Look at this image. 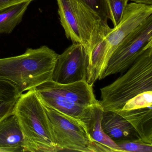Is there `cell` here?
Here are the masks:
<instances>
[{"mask_svg": "<svg viewBox=\"0 0 152 152\" xmlns=\"http://www.w3.org/2000/svg\"><path fill=\"white\" fill-rule=\"evenodd\" d=\"M58 55L47 46L28 48L22 55L0 58V79L10 82L19 92L51 80Z\"/></svg>", "mask_w": 152, "mask_h": 152, "instance_id": "obj_1", "label": "cell"}, {"mask_svg": "<svg viewBox=\"0 0 152 152\" xmlns=\"http://www.w3.org/2000/svg\"><path fill=\"white\" fill-rule=\"evenodd\" d=\"M13 114L23 133V152H57L45 107L34 89L18 98Z\"/></svg>", "mask_w": 152, "mask_h": 152, "instance_id": "obj_2", "label": "cell"}, {"mask_svg": "<svg viewBox=\"0 0 152 152\" xmlns=\"http://www.w3.org/2000/svg\"><path fill=\"white\" fill-rule=\"evenodd\" d=\"M57 1L60 23L66 38L73 43L81 44L85 48L89 63L92 50L112 28L107 22L90 11L78 0Z\"/></svg>", "mask_w": 152, "mask_h": 152, "instance_id": "obj_3", "label": "cell"}, {"mask_svg": "<svg viewBox=\"0 0 152 152\" xmlns=\"http://www.w3.org/2000/svg\"><path fill=\"white\" fill-rule=\"evenodd\" d=\"M126 73L100 89L99 101L104 111L121 110L128 101L152 91V46L131 66Z\"/></svg>", "mask_w": 152, "mask_h": 152, "instance_id": "obj_4", "label": "cell"}, {"mask_svg": "<svg viewBox=\"0 0 152 152\" xmlns=\"http://www.w3.org/2000/svg\"><path fill=\"white\" fill-rule=\"evenodd\" d=\"M44 107L57 152H111L107 148L93 140L82 124Z\"/></svg>", "mask_w": 152, "mask_h": 152, "instance_id": "obj_5", "label": "cell"}, {"mask_svg": "<svg viewBox=\"0 0 152 152\" xmlns=\"http://www.w3.org/2000/svg\"><path fill=\"white\" fill-rule=\"evenodd\" d=\"M152 46V15L128 34L111 56L102 79L129 68Z\"/></svg>", "mask_w": 152, "mask_h": 152, "instance_id": "obj_6", "label": "cell"}, {"mask_svg": "<svg viewBox=\"0 0 152 152\" xmlns=\"http://www.w3.org/2000/svg\"><path fill=\"white\" fill-rule=\"evenodd\" d=\"M89 56L85 48L73 43L62 54L58 55L51 80L60 84L87 81Z\"/></svg>", "mask_w": 152, "mask_h": 152, "instance_id": "obj_7", "label": "cell"}, {"mask_svg": "<svg viewBox=\"0 0 152 152\" xmlns=\"http://www.w3.org/2000/svg\"><path fill=\"white\" fill-rule=\"evenodd\" d=\"M34 89L43 105L80 122L87 129L96 105L88 107L76 104L58 91L51 80L42 83Z\"/></svg>", "mask_w": 152, "mask_h": 152, "instance_id": "obj_8", "label": "cell"}, {"mask_svg": "<svg viewBox=\"0 0 152 152\" xmlns=\"http://www.w3.org/2000/svg\"><path fill=\"white\" fill-rule=\"evenodd\" d=\"M152 15V5L135 2L127 5L121 23L105 37L111 56L121 42Z\"/></svg>", "mask_w": 152, "mask_h": 152, "instance_id": "obj_9", "label": "cell"}, {"mask_svg": "<svg viewBox=\"0 0 152 152\" xmlns=\"http://www.w3.org/2000/svg\"><path fill=\"white\" fill-rule=\"evenodd\" d=\"M101 125L105 133L115 142L140 139L133 126L115 112L104 110Z\"/></svg>", "mask_w": 152, "mask_h": 152, "instance_id": "obj_10", "label": "cell"}, {"mask_svg": "<svg viewBox=\"0 0 152 152\" xmlns=\"http://www.w3.org/2000/svg\"><path fill=\"white\" fill-rule=\"evenodd\" d=\"M114 112L121 115L133 126L143 142L152 144V107Z\"/></svg>", "mask_w": 152, "mask_h": 152, "instance_id": "obj_11", "label": "cell"}, {"mask_svg": "<svg viewBox=\"0 0 152 152\" xmlns=\"http://www.w3.org/2000/svg\"><path fill=\"white\" fill-rule=\"evenodd\" d=\"M23 137L14 114L0 123V148L6 152L23 151Z\"/></svg>", "mask_w": 152, "mask_h": 152, "instance_id": "obj_12", "label": "cell"}, {"mask_svg": "<svg viewBox=\"0 0 152 152\" xmlns=\"http://www.w3.org/2000/svg\"><path fill=\"white\" fill-rule=\"evenodd\" d=\"M103 111L99 103L94 107L91 119L87 126L88 132L93 140L107 148L111 152H121L116 143L103 130L101 125Z\"/></svg>", "mask_w": 152, "mask_h": 152, "instance_id": "obj_13", "label": "cell"}, {"mask_svg": "<svg viewBox=\"0 0 152 152\" xmlns=\"http://www.w3.org/2000/svg\"><path fill=\"white\" fill-rule=\"evenodd\" d=\"M31 1L14 5L0 12V34L11 33L23 20Z\"/></svg>", "mask_w": 152, "mask_h": 152, "instance_id": "obj_14", "label": "cell"}, {"mask_svg": "<svg viewBox=\"0 0 152 152\" xmlns=\"http://www.w3.org/2000/svg\"><path fill=\"white\" fill-rule=\"evenodd\" d=\"M88 10L107 22L113 21L111 11L107 0H78Z\"/></svg>", "mask_w": 152, "mask_h": 152, "instance_id": "obj_15", "label": "cell"}, {"mask_svg": "<svg viewBox=\"0 0 152 152\" xmlns=\"http://www.w3.org/2000/svg\"><path fill=\"white\" fill-rule=\"evenodd\" d=\"M121 152H152V144L143 142L140 139L115 142Z\"/></svg>", "mask_w": 152, "mask_h": 152, "instance_id": "obj_16", "label": "cell"}, {"mask_svg": "<svg viewBox=\"0 0 152 152\" xmlns=\"http://www.w3.org/2000/svg\"><path fill=\"white\" fill-rule=\"evenodd\" d=\"M152 106V91L144 92L136 96L125 104L121 110L129 111Z\"/></svg>", "mask_w": 152, "mask_h": 152, "instance_id": "obj_17", "label": "cell"}, {"mask_svg": "<svg viewBox=\"0 0 152 152\" xmlns=\"http://www.w3.org/2000/svg\"><path fill=\"white\" fill-rule=\"evenodd\" d=\"M21 95L13 83L0 79V104L18 99Z\"/></svg>", "mask_w": 152, "mask_h": 152, "instance_id": "obj_18", "label": "cell"}, {"mask_svg": "<svg viewBox=\"0 0 152 152\" xmlns=\"http://www.w3.org/2000/svg\"><path fill=\"white\" fill-rule=\"evenodd\" d=\"M113 17L114 27L121 23L124 12L129 0H107Z\"/></svg>", "mask_w": 152, "mask_h": 152, "instance_id": "obj_19", "label": "cell"}, {"mask_svg": "<svg viewBox=\"0 0 152 152\" xmlns=\"http://www.w3.org/2000/svg\"><path fill=\"white\" fill-rule=\"evenodd\" d=\"M17 100L3 102L0 104V123L13 114L14 107Z\"/></svg>", "mask_w": 152, "mask_h": 152, "instance_id": "obj_20", "label": "cell"}, {"mask_svg": "<svg viewBox=\"0 0 152 152\" xmlns=\"http://www.w3.org/2000/svg\"><path fill=\"white\" fill-rule=\"evenodd\" d=\"M34 0H0V12L14 5Z\"/></svg>", "mask_w": 152, "mask_h": 152, "instance_id": "obj_21", "label": "cell"}, {"mask_svg": "<svg viewBox=\"0 0 152 152\" xmlns=\"http://www.w3.org/2000/svg\"><path fill=\"white\" fill-rule=\"evenodd\" d=\"M131 1H134L135 3L139 4H145L147 5H152V0H130Z\"/></svg>", "mask_w": 152, "mask_h": 152, "instance_id": "obj_22", "label": "cell"}]
</instances>
